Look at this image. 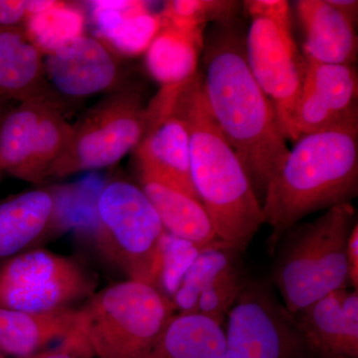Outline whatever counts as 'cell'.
<instances>
[{
    "mask_svg": "<svg viewBox=\"0 0 358 358\" xmlns=\"http://www.w3.org/2000/svg\"><path fill=\"white\" fill-rule=\"evenodd\" d=\"M22 27L28 40L44 56L83 35L85 15L74 4L59 1L50 10L27 17Z\"/></svg>",
    "mask_w": 358,
    "mask_h": 358,
    "instance_id": "d4e9b609",
    "label": "cell"
},
{
    "mask_svg": "<svg viewBox=\"0 0 358 358\" xmlns=\"http://www.w3.org/2000/svg\"><path fill=\"white\" fill-rule=\"evenodd\" d=\"M317 355L358 358V292L338 289L293 315Z\"/></svg>",
    "mask_w": 358,
    "mask_h": 358,
    "instance_id": "9a60e30c",
    "label": "cell"
},
{
    "mask_svg": "<svg viewBox=\"0 0 358 358\" xmlns=\"http://www.w3.org/2000/svg\"><path fill=\"white\" fill-rule=\"evenodd\" d=\"M56 201L48 190L20 193L0 203V265L26 252L50 225Z\"/></svg>",
    "mask_w": 358,
    "mask_h": 358,
    "instance_id": "ffe728a7",
    "label": "cell"
},
{
    "mask_svg": "<svg viewBox=\"0 0 358 358\" xmlns=\"http://www.w3.org/2000/svg\"><path fill=\"white\" fill-rule=\"evenodd\" d=\"M92 289L93 282L76 262L45 250L23 252L0 265V308L50 312Z\"/></svg>",
    "mask_w": 358,
    "mask_h": 358,
    "instance_id": "30bf717a",
    "label": "cell"
},
{
    "mask_svg": "<svg viewBox=\"0 0 358 358\" xmlns=\"http://www.w3.org/2000/svg\"><path fill=\"white\" fill-rule=\"evenodd\" d=\"M174 310L173 301L150 285L117 282L78 310L60 348L79 358H147Z\"/></svg>",
    "mask_w": 358,
    "mask_h": 358,
    "instance_id": "277c9868",
    "label": "cell"
},
{
    "mask_svg": "<svg viewBox=\"0 0 358 358\" xmlns=\"http://www.w3.org/2000/svg\"><path fill=\"white\" fill-rule=\"evenodd\" d=\"M246 282L239 266L221 275L200 294L197 306L199 315L223 326L228 313L236 303Z\"/></svg>",
    "mask_w": 358,
    "mask_h": 358,
    "instance_id": "83f0119b",
    "label": "cell"
},
{
    "mask_svg": "<svg viewBox=\"0 0 358 358\" xmlns=\"http://www.w3.org/2000/svg\"><path fill=\"white\" fill-rule=\"evenodd\" d=\"M0 358H4L3 357V352H2L1 350H0Z\"/></svg>",
    "mask_w": 358,
    "mask_h": 358,
    "instance_id": "8d00e7d4",
    "label": "cell"
},
{
    "mask_svg": "<svg viewBox=\"0 0 358 358\" xmlns=\"http://www.w3.org/2000/svg\"><path fill=\"white\" fill-rule=\"evenodd\" d=\"M199 252L190 242L164 230L159 240L152 287L171 300Z\"/></svg>",
    "mask_w": 358,
    "mask_h": 358,
    "instance_id": "4316f807",
    "label": "cell"
},
{
    "mask_svg": "<svg viewBox=\"0 0 358 358\" xmlns=\"http://www.w3.org/2000/svg\"><path fill=\"white\" fill-rule=\"evenodd\" d=\"M26 20L25 0H0V28L22 27Z\"/></svg>",
    "mask_w": 358,
    "mask_h": 358,
    "instance_id": "f546056e",
    "label": "cell"
},
{
    "mask_svg": "<svg viewBox=\"0 0 358 358\" xmlns=\"http://www.w3.org/2000/svg\"><path fill=\"white\" fill-rule=\"evenodd\" d=\"M247 13L253 18H265L282 27L292 28L291 9L285 0H251L244 2Z\"/></svg>",
    "mask_w": 358,
    "mask_h": 358,
    "instance_id": "f1b7e54d",
    "label": "cell"
},
{
    "mask_svg": "<svg viewBox=\"0 0 358 358\" xmlns=\"http://www.w3.org/2000/svg\"><path fill=\"white\" fill-rule=\"evenodd\" d=\"M32 358H79L72 353L66 352V350H54V352L44 353L43 355H36Z\"/></svg>",
    "mask_w": 358,
    "mask_h": 358,
    "instance_id": "836d02e7",
    "label": "cell"
},
{
    "mask_svg": "<svg viewBox=\"0 0 358 358\" xmlns=\"http://www.w3.org/2000/svg\"><path fill=\"white\" fill-rule=\"evenodd\" d=\"M315 358H350L345 357H341V355H315Z\"/></svg>",
    "mask_w": 358,
    "mask_h": 358,
    "instance_id": "e575fe53",
    "label": "cell"
},
{
    "mask_svg": "<svg viewBox=\"0 0 358 358\" xmlns=\"http://www.w3.org/2000/svg\"><path fill=\"white\" fill-rule=\"evenodd\" d=\"M173 113L189 131L193 186L216 236L228 248L243 253L266 224L262 203L243 164L207 109L199 75L179 92Z\"/></svg>",
    "mask_w": 358,
    "mask_h": 358,
    "instance_id": "7a4b0ae2",
    "label": "cell"
},
{
    "mask_svg": "<svg viewBox=\"0 0 358 358\" xmlns=\"http://www.w3.org/2000/svg\"><path fill=\"white\" fill-rule=\"evenodd\" d=\"M358 82L353 66L324 64L305 58V79L288 138L358 124Z\"/></svg>",
    "mask_w": 358,
    "mask_h": 358,
    "instance_id": "7c38bea8",
    "label": "cell"
},
{
    "mask_svg": "<svg viewBox=\"0 0 358 358\" xmlns=\"http://www.w3.org/2000/svg\"><path fill=\"white\" fill-rule=\"evenodd\" d=\"M43 68L49 91L59 103L61 98L85 100L117 90L121 80L117 53L99 37L85 34L44 55Z\"/></svg>",
    "mask_w": 358,
    "mask_h": 358,
    "instance_id": "4fadbf2b",
    "label": "cell"
},
{
    "mask_svg": "<svg viewBox=\"0 0 358 358\" xmlns=\"http://www.w3.org/2000/svg\"><path fill=\"white\" fill-rule=\"evenodd\" d=\"M296 6L305 33L303 57L324 64H355L357 58L355 23L329 0H301Z\"/></svg>",
    "mask_w": 358,
    "mask_h": 358,
    "instance_id": "2e32d148",
    "label": "cell"
},
{
    "mask_svg": "<svg viewBox=\"0 0 358 358\" xmlns=\"http://www.w3.org/2000/svg\"><path fill=\"white\" fill-rule=\"evenodd\" d=\"M346 260H348V281L353 289L358 288V225L355 224L348 237L346 247Z\"/></svg>",
    "mask_w": 358,
    "mask_h": 358,
    "instance_id": "4dcf8cb0",
    "label": "cell"
},
{
    "mask_svg": "<svg viewBox=\"0 0 358 358\" xmlns=\"http://www.w3.org/2000/svg\"><path fill=\"white\" fill-rule=\"evenodd\" d=\"M148 128V113L140 92L120 88L72 124L64 152L47 178L114 166L140 145Z\"/></svg>",
    "mask_w": 358,
    "mask_h": 358,
    "instance_id": "8992f818",
    "label": "cell"
},
{
    "mask_svg": "<svg viewBox=\"0 0 358 358\" xmlns=\"http://www.w3.org/2000/svg\"><path fill=\"white\" fill-rule=\"evenodd\" d=\"M1 173H2L1 169H0V176H1Z\"/></svg>",
    "mask_w": 358,
    "mask_h": 358,
    "instance_id": "74e56055",
    "label": "cell"
},
{
    "mask_svg": "<svg viewBox=\"0 0 358 358\" xmlns=\"http://www.w3.org/2000/svg\"><path fill=\"white\" fill-rule=\"evenodd\" d=\"M90 4L93 7L99 38L117 54L136 56L145 53L162 30V17L150 10L148 2L99 0Z\"/></svg>",
    "mask_w": 358,
    "mask_h": 358,
    "instance_id": "e0dca14e",
    "label": "cell"
},
{
    "mask_svg": "<svg viewBox=\"0 0 358 358\" xmlns=\"http://www.w3.org/2000/svg\"><path fill=\"white\" fill-rule=\"evenodd\" d=\"M98 246L129 280L152 286L164 227L141 188L124 180L109 183L96 201Z\"/></svg>",
    "mask_w": 358,
    "mask_h": 358,
    "instance_id": "52a82bcc",
    "label": "cell"
},
{
    "mask_svg": "<svg viewBox=\"0 0 358 358\" xmlns=\"http://www.w3.org/2000/svg\"><path fill=\"white\" fill-rule=\"evenodd\" d=\"M202 33L162 27L145 51V65L162 87L182 86L196 76Z\"/></svg>",
    "mask_w": 358,
    "mask_h": 358,
    "instance_id": "603a6c76",
    "label": "cell"
},
{
    "mask_svg": "<svg viewBox=\"0 0 358 358\" xmlns=\"http://www.w3.org/2000/svg\"><path fill=\"white\" fill-rule=\"evenodd\" d=\"M47 93L43 54L28 40L23 27L0 28V103Z\"/></svg>",
    "mask_w": 358,
    "mask_h": 358,
    "instance_id": "d6986e66",
    "label": "cell"
},
{
    "mask_svg": "<svg viewBox=\"0 0 358 358\" xmlns=\"http://www.w3.org/2000/svg\"><path fill=\"white\" fill-rule=\"evenodd\" d=\"M141 189L154 205L162 227L169 234L190 242L200 251L222 244L199 200L150 179H141Z\"/></svg>",
    "mask_w": 358,
    "mask_h": 358,
    "instance_id": "44dd1931",
    "label": "cell"
},
{
    "mask_svg": "<svg viewBox=\"0 0 358 358\" xmlns=\"http://www.w3.org/2000/svg\"><path fill=\"white\" fill-rule=\"evenodd\" d=\"M72 134L63 105L50 93L8 108L0 119V169L40 185Z\"/></svg>",
    "mask_w": 358,
    "mask_h": 358,
    "instance_id": "ba28073f",
    "label": "cell"
},
{
    "mask_svg": "<svg viewBox=\"0 0 358 358\" xmlns=\"http://www.w3.org/2000/svg\"><path fill=\"white\" fill-rule=\"evenodd\" d=\"M358 192V124L301 136L268 180L262 200L268 252L301 219L350 203Z\"/></svg>",
    "mask_w": 358,
    "mask_h": 358,
    "instance_id": "3957f363",
    "label": "cell"
},
{
    "mask_svg": "<svg viewBox=\"0 0 358 358\" xmlns=\"http://www.w3.org/2000/svg\"><path fill=\"white\" fill-rule=\"evenodd\" d=\"M238 254L223 244L213 245L199 252L171 299L174 308L179 310L178 315L199 313L200 294L221 275L239 266Z\"/></svg>",
    "mask_w": 358,
    "mask_h": 358,
    "instance_id": "cb8c5ba5",
    "label": "cell"
},
{
    "mask_svg": "<svg viewBox=\"0 0 358 358\" xmlns=\"http://www.w3.org/2000/svg\"><path fill=\"white\" fill-rule=\"evenodd\" d=\"M220 28L207 43L204 100L263 200L289 150L272 103L250 71L243 38L230 23Z\"/></svg>",
    "mask_w": 358,
    "mask_h": 358,
    "instance_id": "6da1fadb",
    "label": "cell"
},
{
    "mask_svg": "<svg viewBox=\"0 0 358 358\" xmlns=\"http://www.w3.org/2000/svg\"><path fill=\"white\" fill-rule=\"evenodd\" d=\"M147 358H226L225 331L199 313L174 315Z\"/></svg>",
    "mask_w": 358,
    "mask_h": 358,
    "instance_id": "7402d4cb",
    "label": "cell"
},
{
    "mask_svg": "<svg viewBox=\"0 0 358 358\" xmlns=\"http://www.w3.org/2000/svg\"><path fill=\"white\" fill-rule=\"evenodd\" d=\"M59 0H25L26 13L27 17L37 15L50 10L54 6H57Z\"/></svg>",
    "mask_w": 358,
    "mask_h": 358,
    "instance_id": "1f68e13d",
    "label": "cell"
},
{
    "mask_svg": "<svg viewBox=\"0 0 358 358\" xmlns=\"http://www.w3.org/2000/svg\"><path fill=\"white\" fill-rule=\"evenodd\" d=\"M78 310L65 308L25 313L0 308V350L18 358H32L55 339L68 338Z\"/></svg>",
    "mask_w": 358,
    "mask_h": 358,
    "instance_id": "ac0fdd59",
    "label": "cell"
},
{
    "mask_svg": "<svg viewBox=\"0 0 358 358\" xmlns=\"http://www.w3.org/2000/svg\"><path fill=\"white\" fill-rule=\"evenodd\" d=\"M355 215L352 203L338 205L282 238L273 280L292 315L350 284L346 247Z\"/></svg>",
    "mask_w": 358,
    "mask_h": 358,
    "instance_id": "5b68a950",
    "label": "cell"
},
{
    "mask_svg": "<svg viewBox=\"0 0 358 358\" xmlns=\"http://www.w3.org/2000/svg\"><path fill=\"white\" fill-rule=\"evenodd\" d=\"M331 6L338 9L352 22H357L358 2L353 0H329Z\"/></svg>",
    "mask_w": 358,
    "mask_h": 358,
    "instance_id": "d6a6232c",
    "label": "cell"
},
{
    "mask_svg": "<svg viewBox=\"0 0 358 358\" xmlns=\"http://www.w3.org/2000/svg\"><path fill=\"white\" fill-rule=\"evenodd\" d=\"M239 2L226 0H171L164 3L162 27L183 32L202 33L204 25L216 20L226 24L237 13Z\"/></svg>",
    "mask_w": 358,
    "mask_h": 358,
    "instance_id": "484cf974",
    "label": "cell"
},
{
    "mask_svg": "<svg viewBox=\"0 0 358 358\" xmlns=\"http://www.w3.org/2000/svg\"><path fill=\"white\" fill-rule=\"evenodd\" d=\"M245 51L250 71L272 103L287 140L305 79V57L294 42L292 28L253 18Z\"/></svg>",
    "mask_w": 358,
    "mask_h": 358,
    "instance_id": "8fae6325",
    "label": "cell"
},
{
    "mask_svg": "<svg viewBox=\"0 0 358 358\" xmlns=\"http://www.w3.org/2000/svg\"><path fill=\"white\" fill-rule=\"evenodd\" d=\"M226 358H315L300 329L264 280L247 281L228 313Z\"/></svg>",
    "mask_w": 358,
    "mask_h": 358,
    "instance_id": "9c48e42d",
    "label": "cell"
},
{
    "mask_svg": "<svg viewBox=\"0 0 358 358\" xmlns=\"http://www.w3.org/2000/svg\"><path fill=\"white\" fill-rule=\"evenodd\" d=\"M134 155L141 179L157 181L200 201L192 183L189 131L173 110L148 128Z\"/></svg>",
    "mask_w": 358,
    "mask_h": 358,
    "instance_id": "5bb4252c",
    "label": "cell"
},
{
    "mask_svg": "<svg viewBox=\"0 0 358 358\" xmlns=\"http://www.w3.org/2000/svg\"><path fill=\"white\" fill-rule=\"evenodd\" d=\"M8 103H0V119H1V117L3 115L4 113L8 110Z\"/></svg>",
    "mask_w": 358,
    "mask_h": 358,
    "instance_id": "d590c367",
    "label": "cell"
}]
</instances>
